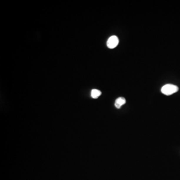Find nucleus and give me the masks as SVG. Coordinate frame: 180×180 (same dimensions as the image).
<instances>
[{"label": "nucleus", "instance_id": "obj_3", "mask_svg": "<svg viewBox=\"0 0 180 180\" xmlns=\"http://www.w3.org/2000/svg\"><path fill=\"white\" fill-rule=\"evenodd\" d=\"M126 103V100L124 98L120 97L117 99L115 101V107L117 109H120L121 107H122V106L125 105Z\"/></svg>", "mask_w": 180, "mask_h": 180}, {"label": "nucleus", "instance_id": "obj_2", "mask_svg": "<svg viewBox=\"0 0 180 180\" xmlns=\"http://www.w3.org/2000/svg\"><path fill=\"white\" fill-rule=\"evenodd\" d=\"M119 43L118 38L116 36H112L109 38L107 42V47L109 48L114 49L117 47Z\"/></svg>", "mask_w": 180, "mask_h": 180}, {"label": "nucleus", "instance_id": "obj_1", "mask_svg": "<svg viewBox=\"0 0 180 180\" xmlns=\"http://www.w3.org/2000/svg\"><path fill=\"white\" fill-rule=\"evenodd\" d=\"M179 88L176 85L172 84H166L161 88L162 93L167 96H170L178 92Z\"/></svg>", "mask_w": 180, "mask_h": 180}, {"label": "nucleus", "instance_id": "obj_4", "mask_svg": "<svg viewBox=\"0 0 180 180\" xmlns=\"http://www.w3.org/2000/svg\"><path fill=\"white\" fill-rule=\"evenodd\" d=\"M101 92L97 89H93L91 91V97L93 99H97L101 95Z\"/></svg>", "mask_w": 180, "mask_h": 180}]
</instances>
